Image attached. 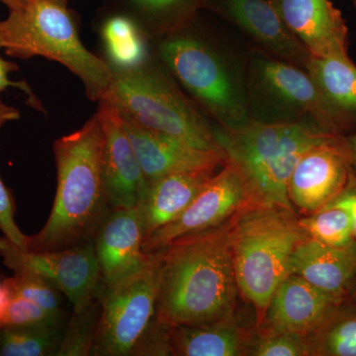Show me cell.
<instances>
[{"instance_id":"cell-1","label":"cell","mask_w":356,"mask_h":356,"mask_svg":"<svg viewBox=\"0 0 356 356\" xmlns=\"http://www.w3.org/2000/svg\"><path fill=\"white\" fill-rule=\"evenodd\" d=\"M229 234V220L153 252L159 266V322L197 325L234 315L238 289Z\"/></svg>"},{"instance_id":"cell-2","label":"cell","mask_w":356,"mask_h":356,"mask_svg":"<svg viewBox=\"0 0 356 356\" xmlns=\"http://www.w3.org/2000/svg\"><path fill=\"white\" fill-rule=\"evenodd\" d=\"M99 118L54 144L58 184L53 207L41 231L29 236L27 252L65 250L93 242L110 212L102 173Z\"/></svg>"},{"instance_id":"cell-3","label":"cell","mask_w":356,"mask_h":356,"mask_svg":"<svg viewBox=\"0 0 356 356\" xmlns=\"http://www.w3.org/2000/svg\"><path fill=\"white\" fill-rule=\"evenodd\" d=\"M296 213L248 203L229 219V247L238 292L261 324L276 288L290 274L295 248L306 236Z\"/></svg>"},{"instance_id":"cell-4","label":"cell","mask_w":356,"mask_h":356,"mask_svg":"<svg viewBox=\"0 0 356 356\" xmlns=\"http://www.w3.org/2000/svg\"><path fill=\"white\" fill-rule=\"evenodd\" d=\"M215 138L242 175L252 204L276 206L295 212L288 184L299 159L310 147L334 136L298 124L250 121L236 130L213 126Z\"/></svg>"},{"instance_id":"cell-5","label":"cell","mask_w":356,"mask_h":356,"mask_svg":"<svg viewBox=\"0 0 356 356\" xmlns=\"http://www.w3.org/2000/svg\"><path fill=\"white\" fill-rule=\"evenodd\" d=\"M2 23L3 49L9 57L26 60L40 56L56 60L81 79L89 99L99 102L106 95L113 77L111 67L81 43L67 6L50 0H28Z\"/></svg>"},{"instance_id":"cell-6","label":"cell","mask_w":356,"mask_h":356,"mask_svg":"<svg viewBox=\"0 0 356 356\" xmlns=\"http://www.w3.org/2000/svg\"><path fill=\"white\" fill-rule=\"evenodd\" d=\"M112 72L111 84L102 99L113 103L121 115L142 127L226 156L205 115L151 60L137 69Z\"/></svg>"},{"instance_id":"cell-7","label":"cell","mask_w":356,"mask_h":356,"mask_svg":"<svg viewBox=\"0 0 356 356\" xmlns=\"http://www.w3.org/2000/svg\"><path fill=\"white\" fill-rule=\"evenodd\" d=\"M161 60L220 127L236 130L250 122L245 70L240 72L212 44L182 31L161 38Z\"/></svg>"},{"instance_id":"cell-8","label":"cell","mask_w":356,"mask_h":356,"mask_svg":"<svg viewBox=\"0 0 356 356\" xmlns=\"http://www.w3.org/2000/svg\"><path fill=\"white\" fill-rule=\"evenodd\" d=\"M245 81L250 121L298 124L344 136L336 114L306 70L254 48L245 62Z\"/></svg>"},{"instance_id":"cell-9","label":"cell","mask_w":356,"mask_h":356,"mask_svg":"<svg viewBox=\"0 0 356 356\" xmlns=\"http://www.w3.org/2000/svg\"><path fill=\"white\" fill-rule=\"evenodd\" d=\"M154 259L144 273L120 284L100 283L99 320L90 356L134 355L156 316L159 277L156 255Z\"/></svg>"},{"instance_id":"cell-10","label":"cell","mask_w":356,"mask_h":356,"mask_svg":"<svg viewBox=\"0 0 356 356\" xmlns=\"http://www.w3.org/2000/svg\"><path fill=\"white\" fill-rule=\"evenodd\" d=\"M0 257L13 273L29 271L51 281L69 299L74 312L83 310L97 297L102 280L93 242L34 252H25L3 236Z\"/></svg>"},{"instance_id":"cell-11","label":"cell","mask_w":356,"mask_h":356,"mask_svg":"<svg viewBox=\"0 0 356 356\" xmlns=\"http://www.w3.org/2000/svg\"><path fill=\"white\" fill-rule=\"evenodd\" d=\"M248 203L250 196L242 175L227 161L177 219L147 236L143 250L156 252L180 236L220 226Z\"/></svg>"},{"instance_id":"cell-12","label":"cell","mask_w":356,"mask_h":356,"mask_svg":"<svg viewBox=\"0 0 356 356\" xmlns=\"http://www.w3.org/2000/svg\"><path fill=\"white\" fill-rule=\"evenodd\" d=\"M343 136L310 147L299 159L288 184V197L304 215L323 209L343 191L353 172Z\"/></svg>"},{"instance_id":"cell-13","label":"cell","mask_w":356,"mask_h":356,"mask_svg":"<svg viewBox=\"0 0 356 356\" xmlns=\"http://www.w3.org/2000/svg\"><path fill=\"white\" fill-rule=\"evenodd\" d=\"M96 114L102 129V173L110 209L138 207L146 196L149 181L122 125L118 109L102 99Z\"/></svg>"},{"instance_id":"cell-14","label":"cell","mask_w":356,"mask_h":356,"mask_svg":"<svg viewBox=\"0 0 356 356\" xmlns=\"http://www.w3.org/2000/svg\"><path fill=\"white\" fill-rule=\"evenodd\" d=\"M144 240L138 207L110 210L93 238L102 284H120L153 266L154 255L143 250Z\"/></svg>"},{"instance_id":"cell-15","label":"cell","mask_w":356,"mask_h":356,"mask_svg":"<svg viewBox=\"0 0 356 356\" xmlns=\"http://www.w3.org/2000/svg\"><path fill=\"white\" fill-rule=\"evenodd\" d=\"M211 4L250 37L257 48L306 70L310 54L288 29L275 0H211Z\"/></svg>"},{"instance_id":"cell-16","label":"cell","mask_w":356,"mask_h":356,"mask_svg":"<svg viewBox=\"0 0 356 356\" xmlns=\"http://www.w3.org/2000/svg\"><path fill=\"white\" fill-rule=\"evenodd\" d=\"M120 117L149 184L170 173L219 170L227 163L222 154L203 151L172 136L142 127L123 115Z\"/></svg>"},{"instance_id":"cell-17","label":"cell","mask_w":356,"mask_h":356,"mask_svg":"<svg viewBox=\"0 0 356 356\" xmlns=\"http://www.w3.org/2000/svg\"><path fill=\"white\" fill-rule=\"evenodd\" d=\"M288 29L311 57L348 58V29L331 0H275Z\"/></svg>"},{"instance_id":"cell-18","label":"cell","mask_w":356,"mask_h":356,"mask_svg":"<svg viewBox=\"0 0 356 356\" xmlns=\"http://www.w3.org/2000/svg\"><path fill=\"white\" fill-rule=\"evenodd\" d=\"M339 304L301 276L290 273L276 288L259 325H264L262 331L307 336Z\"/></svg>"},{"instance_id":"cell-19","label":"cell","mask_w":356,"mask_h":356,"mask_svg":"<svg viewBox=\"0 0 356 356\" xmlns=\"http://www.w3.org/2000/svg\"><path fill=\"white\" fill-rule=\"evenodd\" d=\"M290 273L301 276L337 303L348 298L356 277V243L337 248L306 236L295 248Z\"/></svg>"},{"instance_id":"cell-20","label":"cell","mask_w":356,"mask_h":356,"mask_svg":"<svg viewBox=\"0 0 356 356\" xmlns=\"http://www.w3.org/2000/svg\"><path fill=\"white\" fill-rule=\"evenodd\" d=\"M219 170L170 173L151 182L144 200L138 206L145 240L156 229L177 219Z\"/></svg>"},{"instance_id":"cell-21","label":"cell","mask_w":356,"mask_h":356,"mask_svg":"<svg viewBox=\"0 0 356 356\" xmlns=\"http://www.w3.org/2000/svg\"><path fill=\"white\" fill-rule=\"evenodd\" d=\"M250 339L238 327L234 315L197 325H172L168 337L170 355H248Z\"/></svg>"},{"instance_id":"cell-22","label":"cell","mask_w":356,"mask_h":356,"mask_svg":"<svg viewBox=\"0 0 356 356\" xmlns=\"http://www.w3.org/2000/svg\"><path fill=\"white\" fill-rule=\"evenodd\" d=\"M306 70L336 114L344 135L356 129V65L351 58L310 56Z\"/></svg>"},{"instance_id":"cell-23","label":"cell","mask_w":356,"mask_h":356,"mask_svg":"<svg viewBox=\"0 0 356 356\" xmlns=\"http://www.w3.org/2000/svg\"><path fill=\"white\" fill-rule=\"evenodd\" d=\"M149 38H163L188 28L205 0H121Z\"/></svg>"},{"instance_id":"cell-24","label":"cell","mask_w":356,"mask_h":356,"mask_svg":"<svg viewBox=\"0 0 356 356\" xmlns=\"http://www.w3.org/2000/svg\"><path fill=\"white\" fill-rule=\"evenodd\" d=\"M103 48L112 70L137 69L149 60L147 37L128 14L115 15L102 28Z\"/></svg>"},{"instance_id":"cell-25","label":"cell","mask_w":356,"mask_h":356,"mask_svg":"<svg viewBox=\"0 0 356 356\" xmlns=\"http://www.w3.org/2000/svg\"><path fill=\"white\" fill-rule=\"evenodd\" d=\"M305 337L310 356H356V307L344 300Z\"/></svg>"},{"instance_id":"cell-26","label":"cell","mask_w":356,"mask_h":356,"mask_svg":"<svg viewBox=\"0 0 356 356\" xmlns=\"http://www.w3.org/2000/svg\"><path fill=\"white\" fill-rule=\"evenodd\" d=\"M67 324L1 327L0 356H57Z\"/></svg>"},{"instance_id":"cell-27","label":"cell","mask_w":356,"mask_h":356,"mask_svg":"<svg viewBox=\"0 0 356 356\" xmlns=\"http://www.w3.org/2000/svg\"><path fill=\"white\" fill-rule=\"evenodd\" d=\"M299 222L307 236L324 245L346 248L356 243L350 213L343 208L327 206L299 217Z\"/></svg>"},{"instance_id":"cell-28","label":"cell","mask_w":356,"mask_h":356,"mask_svg":"<svg viewBox=\"0 0 356 356\" xmlns=\"http://www.w3.org/2000/svg\"><path fill=\"white\" fill-rule=\"evenodd\" d=\"M99 314L98 297L83 310L72 311L57 356H90Z\"/></svg>"},{"instance_id":"cell-29","label":"cell","mask_w":356,"mask_h":356,"mask_svg":"<svg viewBox=\"0 0 356 356\" xmlns=\"http://www.w3.org/2000/svg\"><path fill=\"white\" fill-rule=\"evenodd\" d=\"M4 284L11 296H21L51 312H63L60 292L51 281L29 271H14Z\"/></svg>"},{"instance_id":"cell-30","label":"cell","mask_w":356,"mask_h":356,"mask_svg":"<svg viewBox=\"0 0 356 356\" xmlns=\"http://www.w3.org/2000/svg\"><path fill=\"white\" fill-rule=\"evenodd\" d=\"M248 355L310 356L305 336L290 332L261 331L254 343L250 341Z\"/></svg>"},{"instance_id":"cell-31","label":"cell","mask_w":356,"mask_h":356,"mask_svg":"<svg viewBox=\"0 0 356 356\" xmlns=\"http://www.w3.org/2000/svg\"><path fill=\"white\" fill-rule=\"evenodd\" d=\"M19 116V111L13 107L0 111V128L6 122L16 120ZM15 212V201L13 193L0 177V231L11 243L27 252L29 236H26L16 224Z\"/></svg>"},{"instance_id":"cell-32","label":"cell","mask_w":356,"mask_h":356,"mask_svg":"<svg viewBox=\"0 0 356 356\" xmlns=\"http://www.w3.org/2000/svg\"><path fill=\"white\" fill-rule=\"evenodd\" d=\"M65 312H51L21 296H11L0 327L6 325L64 324Z\"/></svg>"},{"instance_id":"cell-33","label":"cell","mask_w":356,"mask_h":356,"mask_svg":"<svg viewBox=\"0 0 356 356\" xmlns=\"http://www.w3.org/2000/svg\"><path fill=\"white\" fill-rule=\"evenodd\" d=\"M3 23H2V21H0V49L3 48ZM16 70H18L17 65L14 64L13 62H9V60H3V58L0 57V93L6 90L9 86H15V88H19L20 90H22L23 92L28 95L31 106L36 109H41V105H40L38 99H37L36 96L33 95L32 89L30 88L27 83H24V81L13 83L11 79H9V74L16 72ZM0 102H2L1 98H0Z\"/></svg>"},{"instance_id":"cell-34","label":"cell","mask_w":356,"mask_h":356,"mask_svg":"<svg viewBox=\"0 0 356 356\" xmlns=\"http://www.w3.org/2000/svg\"><path fill=\"white\" fill-rule=\"evenodd\" d=\"M327 206L343 208L350 213L351 221H353V236H355L356 243V172L355 170L351 172L350 180L343 191Z\"/></svg>"},{"instance_id":"cell-35","label":"cell","mask_w":356,"mask_h":356,"mask_svg":"<svg viewBox=\"0 0 356 356\" xmlns=\"http://www.w3.org/2000/svg\"><path fill=\"white\" fill-rule=\"evenodd\" d=\"M343 144L350 159V165L356 172V132L343 136Z\"/></svg>"},{"instance_id":"cell-36","label":"cell","mask_w":356,"mask_h":356,"mask_svg":"<svg viewBox=\"0 0 356 356\" xmlns=\"http://www.w3.org/2000/svg\"><path fill=\"white\" fill-rule=\"evenodd\" d=\"M10 298V293H9L6 284L2 281V282H0V325H1L2 318H3L4 314H6Z\"/></svg>"},{"instance_id":"cell-37","label":"cell","mask_w":356,"mask_h":356,"mask_svg":"<svg viewBox=\"0 0 356 356\" xmlns=\"http://www.w3.org/2000/svg\"><path fill=\"white\" fill-rule=\"evenodd\" d=\"M0 2L6 4L8 7L9 10L14 11L22 8L27 3L28 0H0Z\"/></svg>"},{"instance_id":"cell-38","label":"cell","mask_w":356,"mask_h":356,"mask_svg":"<svg viewBox=\"0 0 356 356\" xmlns=\"http://www.w3.org/2000/svg\"><path fill=\"white\" fill-rule=\"evenodd\" d=\"M348 300L356 307V277L353 286H351L350 295H348Z\"/></svg>"},{"instance_id":"cell-39","label":"cell","mask_w":356,"mask_h":356,"mask_svg":"<svg viewBox=\"0 0 356 356\" xmlns=\"http://www.w3.org/2000/svg\"><path fill=\"white\" fill-rule=\"evenodd\" d=\"M50 1L55 2V3L60 4V6H67V0H50Z\"/></svg>"},{"instance_id":"cell-40","label":"cell","mask_w":356,"mask_h":356,"mask_svg":"<svg viewBox=\"0 0 356 356\" xmlns=\"http://www.w3.org/2000/svg\"><path fill=\"white\" fill-rule=\"evenodd\" d=\"M353 3H355V6L356 7V0H353Z\"/></svg>"}]
</instances>
